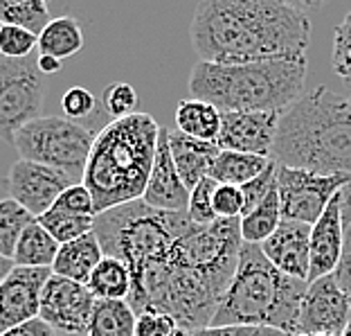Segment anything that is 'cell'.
<instances>
[{"mask_svg": "<svg viewBox=\"0 0 351 336\" xmlns=\"http://www.w3.org/2000/svg\"><path fill=\"white\" fill-rule=\"evenodd\" d=\"M241 246V219L191 223L176 239L135 314L154 309L171 316L189 334L207 330L237 273Z\"/></svg>", "mask_w": 351, "mask_h": 336, "instance_id": "6da1fadb", "label": "cell"}, {"mask_svg": "<svg viewBox=\"0 0 351 336\" xmlns=\"http://www.w3.org/2000/svg\"><path fill=\"white\" fill-rule=\"evenodd\" d=\"M315 5L282 0H203L189 25L201 61L219 66L306 57Z\"/></svg>", "mask_w": 351, "mask_h": 336, "instance_id": "7a4b0ae2", "label": "cell"}, {"mask_svg": "<svg viewBox=\"0 0 351 336\" xmlns=\"http://www.w3.org/2000/svg\"><path fill=\"white\" fill-rule=\"evenodd\" d=\"M270 158L291 170L351 176L349 100L317 86L282 111Z\"/></svg>", "mask_w": 351, "mask_h": 336, "instance_id": "3957f363", "label": "cell"}, {"mask_svg": "<svg viewBox=\"0 0 351 336\" xmlns=\"http://www.w3.org/2000/svg\"><path fill=\"white\" fill-rule=\"evenodd\" d=\"M160 129L154 115L138 111L129 117L110 120L95 135L82 176L93 194L95 212H106L145 197Z\"/></svg>", "mask_w": 351, "mask_h": 336, "instance_id": "277c9868", "label": "cell"}, {"mask_svg": "<svg viewBox=\"0 0 351 336\" xmlns=\"http://www.w3.org/2000/svg\"><path fill=\"white\" fill-rule=\"evenodd\" d=\"M187 212H165L133 201L95 217L93 233L97 235L106 258H115L131 273L129 305L138 309L142 295L160 273L171 246L191 226Z\"/></svg>", "mask_w": 351, "mask_h": 336, "instance_id": "5b68a950", "label": "cell"}, {"mask_svg": "<svg viewBox=\"0 0 351 336\" xmlns=\"http://www.w3.org/2000/svg\"><path fill=\"white\" fill-rule=\"evenodd\" d=\"M306 57L266 59L239 66L198 61L189 73L194 100L226 111H286L304 95Z\"/></svg>", "mask_w": 351, "mask_h": 336, "instance_id": "8992f818", "label": "cell"}, {"mask_svg": "<svg viewBox=\"0 0 351 336\" xmlns=\"http://www.w3.org/2000/svg\"><path fill=\"white\" fill-rule=\"evenodd\" d=\"M308 282L282 273L261 246L243 244L237 273L210 327H268L295 336V321Z\"/></svg>", "mask_w": 351, "mask_h": 336, "instance_id": "52a82bcc", "label": "cell"}, {"mask_svg": "<svg viewBox=\"0 0 351 336\" xmlns=\"http://www.w3.org/2000/svg\"><path fill=\"white\" fill-rule=\"evenodd\" d=\"M93 142V131L82 122L68 120L66 115L38 117L14 135L19 158L57 167L73 176H84Z\"/></svg>", "mask_w": 351, "mask_h": 336, "instance_id": "ba28073f", "label": "cell"}, {"mask_svg": "<svg viewBox=\"0 0 351 336\" xmlns=\"http://www.w3.org/2000/svg\"><path fill=\"white\" fill-rule=\"evenodd\" d=\"M43 98L45 84L36 59L0 57V140L14 145V135L41 117Z\"/></svg>", "mask_w": 351, "mask_h": 336, "instance_id": "9c48e42d", "label": "cell"}, {"mask_svg": "<svg viewBox=\"0 0 351 336\" xmlns=\"http://www.w3.org/2000/svg\"><path fill=\"white\" fill-rule=\"evenodd\" d=\"M351 181V176H320L306 170H291L277 165V192L282 217L313 226L338 197V192Z\"/></svg>", "mask_w": 351, "mask_h": 336, "instance_id": "30bf717a", "label": "cell"}, {"mask_svg": "<svg viewBox=\"0 0 351 336\" xmlns=\"http://www.w3.org/2000/svg\"><path fill=\"white\" fill-rule=\"evenodd\" d=\"M75 176L57 170V167L32 163L19 158L5 176V190L10 199L21 203L27 212L38 219L57 203V199L70 186H75Z\"/></svg>", "mask_w": 351, "mask_h": 336, "instance_id": "8fae6325", "label": "cell"}, {"mask_svg": "<svg viewBox=\"0 0 351 336\" xmlns=\"http://www.w3.org/2000/svg\"><path fill=\"white\" fill-rule=\"evenodd\" d=\"M349 311L351 300L342 293L333 276L308 282L295 321V336H342Z\"/></svg>", "mask_w": 351, "mask_h": 336, "instance_id": "7c38bea8", "label": "cell"}, {"mask_svg": "<svg viewBox=\"0 0 351 336\" xmlns=\"http://www.w3.org/2000/svg\"><path fill=\"white\" fill-rule=\"evenodd\" d=\"M97 298L86 284L73 282V280L50 276L45 282L41 295V311L38 318L52 327V330L86 336L88 325H90L93 309Z\"/></svg>", "mask_w": 351, "mask_h": 336, "instance_id": "4fadbf2b", "label": "cell"}, {"mask_svg": "<svg viewBox=\"0 0 351 336\" xmlns=\"http://www.w3.org/2000/svg\"><path fill=\"white\" fill-rule=\"evenodd\" d=\"M282 111H226L221 113V151L270 158Z\"/></svg>", "mask_w": 351, "mask_h": 336, "instance_id": "5bb4252c", "label": "cell"}, {"mask_svg": "<svg viewBox=\"0 0 351 336\" xmlns=\"http://www.w3.org/2000/svg\"><path fill=\"white\" fill-rule=\"evenodd\" d=\"M52 269L14 267L0 284V334L38 318L41 295Z\"/></svg>", "mask_w": 351, "mask_h": 336, "instance_id": "9a60e30c", "label": "cell"}, {"mask_svg": "<svg viewBox=\"0 0 351 336\" xmlns=\"http://www.w3.org/2000/svg\"><path fill=\"white\" fill-rule=\"evenodd\" d=\"M149 208L165 212H187L189 205V190L182 183L178 170H176L171 149H169V129H160V138H158L156 161L151 167V176L142 197Z\"/></svg>", "mask_w": 351, "mask_h": 336, "instance_id": "2e32d148", "label": "cell"}, {"mask_svg": "<svg viewBox=\"0 0 351 336\" xmlns=\"http://www.w3.org/2000/svg\"><path fill=\"white\" fill-rule=\"evenodd\" d=\"M263 255L282 273L308 282L311 273V226L300 221H282L261 244Z\"/></svg>", "mask_w": 351, "mask_h": 336, "instance_id": "e0dca14e", "label": "cell"}, {"mask_svg": "<svg viewBox=\"0 0 351 336\" xmlns=\"http://www.w3.org/2000/svg\"><path fill=\"white\" fill-rule=\"evenodd\" d=\"M342 246H345V221L340 212V199L336 197L324 214L311 226V273L308 282L333 276Z\"/></svg>", "mask_w": 351, "mask_h": 336, "instance_id": "ac0fdd59", "label": "cell"}, {"mask_svg": "<svg viewBox=\"0 0 351 336\" xmlns=\"http://www.w3.org/2000/svg\"><path fill=\"white\" fill-rule=\"evenodd\" d=\"M169 149L185 188L191 192L203 179H207L212 172L214 163L221 154L217 142H205L189 138V135L180 133L178 129H169Z\"/></svg>", "mask_w": 351, "mask_h": 336, "instance_id": "d6986e66", "label": "cell"}, {"mask_svg": "<svg viewBox=\"0 0 351 336\" xmlns=\"http://www.w3.org/2000/svg\"><path fill=\"white\" fill-rule=\"evenodd\" d=\"M104 260L101 244L95 233L75 239L70 244H63L59 249L57 260L52 264V273L66 280H73L79 284H88L93 271L99 267Z\"/></svg>", "mask_w": 351, "mask_h": 336, "instance_id": "ffe728a7", "label": "cell"}, {"mask_svg": "<svg viewBox=\"0 0 351 336\" xmlns=\"http://www.w3.org/2000/svg\"><path fill=\"white\" fill-rule=\"evenodd\" d=\"M176 129L189 138L217 142L221 133V111L203 100H180L176 107Z\"/></svg>", "mask_w": 351, "mask_h": 336, "instance_id": "44dd1931", "label": "cell"}, {"mask_svg": "<svg viewBox=\"0 0 351 336\" xmlns=\"http://www.w3.org/2000/svg\"><path fill=\"white\" fill-rule=\"evenodd\" d=\"M273 165V158L239 154V151H221L217 163H214L210 176L221 186H237L241 188L245 183L254 181L268 167Z\"/></svg>", "mask_w": 351, "mask_h": 336, "instance_id": "7402d4cb", "label": "cell"}, {"mask_svg": "<svg viewBox=\"0 0 351 336\" xmlns=\"http://www.w3.org/2000/svg\"><path fill=\"white\" fill-rule=\"evenodd\" d=\"M59 249L61 244L36 219L21 235V242L14 253V264L27 269H52V264L59 255Z\"/></svg>", "mask_w": 351, "mask_h": 336, "instance_id": "603a6c76", "label": "cell"}, {"mask_svg": "<svg viewBox=\"0 0 351 336\" xmlns=\"http://www.w3.org/2000/svg\"><path fill=\"white\" fill-rule=\"evenodd\" d=\"M138 314L129 300H97L86 336H135Z\"/></svg>", "mask_w": 351, "mask_h": 336, "instance_id": "cb8c5ba5", "label": "cell"}, {"mask_svg": "<svg viewBox=\"0 0 351 336\" xmlns=\"http://www.w3.org/2000/svg\"><path fill=\"white\" fill-rule=\"evenodd\" d=\"M84 47V30L79 25V21L73 16H59L52 19L41 34H38V50L41 54L54 59H68Z\"/></svg>", "mask_w": 351, "mask_h": 336, "instance_id": "d4e9b609", "label": "cell"}, {"mask_svg": "<svg viewBox=\"0 0 351 336\" xmlns=\"http://www.w3.org/2000/svg\"><path fill=\"white\" fill-rule=\"evenodd\" d=\"M88 289L97 300H129L131 295V273L122 262L115 258H106L93 271L88 280Z\"/></svg>", "mask_w": 351, "mask_h": 336, "instance_id": "484cf974", "label": "cell"}, {"mask_svg": "<svg viewBox=\"0 0 351 336\" xmlns=\"http://www.w3.org/2000/svg\"><path fill=\"white\" fill-rule=\"evenodd\" d=\"M282 221H284V217H282V205H279V192L275 188L257 208H254L252 212L241 217L243 244L261 246L279 228V223Z\"/></svg>", "mask_w": 351, "mask_h": 336, "instance_id": "4316f807", "label": "cell"}, {"mask_svg": "<svg viewBox=\"0 0 351 336\" xmlns=\"http://www.w3.org/2000/svg\"><path fill=\"white\" fill-rule=\"evenodd\" d=\"M50 23V5L45 0H0V25L23 27L38 36Z\"/></svg>", "mask_w": 351, "mask_h": 336, "instance_id": "83f0119b", "label": "cell"}, {"mask_svg": "<svg viewBox=\"0 0 351 336\" xmlns=\"http://www.w3.org/2000/svg\"><path fill=\"white\" fill-rule=\"evenodd\" d=\"M36 217L27 212L14 199H0V255L7 260H14L16 246L21 242V235L25 233L29 223H34Z\"/></svg>", "mask_w": 351, "mask_h": 336, "instance_id": "f1b7e54d", "label": "cell"}, {"mask_svg": "<svg viewBox=\"0 0 351 336\" xmlns=\"http://www.w3.org/2000/svg\"><path fill=\"white\" fill-rule=\"evenodd\" d=\"M38 223H41L47 233L63 246V244L75 242V239L84 237L88 233H93L95 217H82V214L66 212V210H61V208L52 205L45 214L38 217Z\"/></svg>", "mask_w": 351, "mask_h": 336, "instance_id": "f546056e", "label": "cell"}, {"mask_svg": "<svg viewBox=\"0 0 351 336\" xmlns=\"http://www.w3.org/2000/svg\"><path fill=\"white\" fill-rule=\"evenodd\" d=\"M219 183L207 176L198 186L189 192V205H187V217L198 223V226H210V223L219 221L214 214V192H217Z\"/></svg>", "mask_w": 351, "mask_h": 336, "instance_id": "4dcf8cb0", "label": "cell"}, {"mask_svg": "<svg viewBox=\"0 0 351 336\" xmlns=\"http://www.w3.org/2000/svg\"><path fill=\"white\" fill-rule=\"evenodd\" d=\"M101 102H104L106 113L113 120H122V117L138 113V111H135L138 109V93H135V88L126 82L108 84L101 93Z\"/></svg>", "mask_w": 351, "mask_h": 336, "instance_id": "1f68e13d", "label": "cell"}, {"mask_svg": "<svg viewBox=\"0 0 351 336\" xmlns=\"http://www.w3.org/2000/svg\"><path fill=\"white\" fill-rule=\"evenodd\" d=\"M331 66L333 73L351 88V12L342 19V23L333 32Z\"/></svg>", "mask_w": 351, "mask_h": 336, "instance_id": "d6a6232c", "label": "cell"}, {"mask_svg": "<svg viewBox=\"0 0 351 336\" xmlns=\"http://www.w3.org/2000/svg\"><path fill=\"white\" fill-rule=\"evenodd\" d=\"M38 45V36L14 25H0V57L27 59Z\"/></svg>", "mask_w": 351, "mask_h": 336, "instance_id": "836d02e7", "label": "cell"}, {"mask_svg": "<svg viewBox=\"0 0 351 336\" xmlns=\"http://www.w3.org/2000/svg\"><path fill=\"white\" fill-rule=\"evenodd\" d=\"M135 336H191V334L187 330H182L171 316L147 309V311H142V314H138Z\"/></svg>", "mask_w": 351, "mask_h": 336, "instance_id": "e575fe53", "label": "cell"}, {"mask_svg": "<svg viewBox=\"0 0 351 336\" xmlns=\"http://www.w3.org/2000/svg\"><path fill=\"white\" fill-rule=\"evenodd\" d=\"M277 188V163L273 161V165L268 167L266 172L261 176H257L254 181L245 183L241 186V192H243V201H245V208H243V217L248 212H252L254 208H257L263 199H266L270 192Z\"/></svg>", "mask_w": 351, "mask_h": 336, "instance_id": "d590c367", "label": "cell"}, {"mask_svg": "<svg viewBox=\"0 0 351 336\" xmlns=\"http://www.w3.org/2000/svg\"><path fill=\"white\" fill-rule=\"evenodd\" d=\"M214 214L217 219H241L243 217V192L237 186H217L214 192Z\"/></svg>", "mask_w": 351, "mask_h": 336, "instance_id": "8d00e7d4", "label": "cell"}, {"mask_svg": "<svg viewBox=\"0 0 351 336\" xmlns=\"http://www.w3.org/2000/svg\"><path fill=\"white\" fill-rule=\"evenodd\" d=\"M57 208L66 212H73V214H82V217H97V212H95V201H93V194L90 190H88L84 183H75V186H70L63 194L57 199Z\"/></svg>", "mask_w": 351, "mask_h": 336, "instance_id": "74e56055", "label": "cell"}, {"mask_svg": "<svg viewBox=\"0 0 351 336\" xmlns=\"http://www.w3.org/2000/svg\"><path fill=\"white\" fill-rule=\"evenodd\" d=\"M61 109L68 120L79 122V120L88 117L95 111V98L88 88L73 86V88H68L66 95L61 98Z\"/></svg>", "mask_w": 351, "mask_h": 336, "instance_id": "f35d334b", "label": "cell"}, {"mask_svg": "<svg viewBox=\"0 0 351 336\" xmlns=\"http://www.w3.org/2000/svg\"><path fill=\"white\" fill-rule=\"evenodd\" d=\"M338 287L342 293L351 300V226H345V246H342V255L336 271H333Z\"/></svg>", "mask_w": 351, "mask_h": 336, "instance_id": "ab89813d", "label": "cell"}, {"mask_svg": "<svg viewBox=\"0 0 351 336\" xmlns=\"http://www.w3.org/2000/svg\"><path fill=\"white\" fill-rule=\"evenodd\" d=\"M191 336H289L268 327H207V330L194 332Z\"/></svg>", "mask_w": 351, "mask_h": 336, "instance_id": "60d3db41", "label": "cell"}, {"mask_svg": "<svg viewBox=\"0 0 351 336\" xmlns=\"http://www.w3.org/2000/svg\"><path fill=\"white\" fill-rule=\"evenodd\" d=\"M0 336H57L50 325H47L43 318H34V321H27L19 327H12V330L3 332Z\"/></svg>", "mask_w": 351, "mask_h": 336, "instance_id": "b9f144b4", "label": "cell"}, {"mask_svg": "<svg viewBox=\"0 0 351 336\" xmlns=\"http://www.w3.org/2000/svg\"><path fill=\"white\" fill-rule=\"evenodd\" d=\"M338 199H340L342 221H345V226H351V181L338 192Z\"/></svg>", "mask_w": 351, "mask_h": 336, "instance_id": "7bdbcfd3", "label": "cell"}, {"mask_svg": "<svg viewBox=\"0 0 351 336\" xmlns=\"http://www.w3.org/2000/svg\"><path fill=\"white\" fill-rule=\"evenodd\" d=\"M36 66H38V70H41V75H54L61 70L63 61L54 59V57H47V54H41V57L36 59Z\"/></svg>", "mask_w": 351, "mask_h": 336, "instance_id": "ee69618b", "label": "cell"}, {"mask_svg": "<svg viewBox=\"0 0 351 336\" xmlns=\"http://www.w3.org/2000/svg\"><path fill=\"white\" fill-rule=\"evenodd\" d=\"M14 267H16L14 260H7V258H3V255H0V284H3V280L12 273Z\"/></svg>", "mask_w": 351, "mask_h": 336, "instance_id": "f6af8a7d", "label": "cell"}, {"mask_svg": "<svg viewBox=\"0 0 351 336\" xmlns=\"http://www.w3.org/2000/svg\"><path fill=\"white\" fill-rule=\"evenodd\" d=\"M342 336H351V311H349V321H347V327H345V334Z\"/></svg>", "mask_w": 351, "mask_h": 336, "instance_id": "bcb514c9", "label": "cell"}, {"mask_svg": "<svg viewBox=\"0 0 351 336\" xmlns=\"http://www.w3.org/2000/svg\"><path fill=\"white\" fill-rule=\"evenodd\" d=\"M347 100H349V107H351V93H349V98H347Z\"/></svg>", "mask_w": 351, "mask_h": 336, "instance_id": "7dc6e473", "label": "cell"}, {"mask_svg": "<svg viewBox=\"0 0 351 336\" xmlns=\"http://www.w3.org/2000/svg\"><path fill=\"white\" fill-rule=\"evenodd\" d=\"M298 336H304V334H298Z\"/></svg>", "mask_w": 351, "mask_h": 336, "instance_id": "c3c4849f", "label": "cell"}]
</instances>
